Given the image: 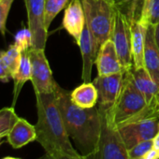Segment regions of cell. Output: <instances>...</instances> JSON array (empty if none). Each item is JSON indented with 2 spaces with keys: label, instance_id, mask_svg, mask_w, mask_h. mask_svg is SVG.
<instances>
[{
  "label": "cell",
  "instance_id": "3957f363",
  "mask_svg": "<svg viewBox=\"0 0 159 159\" xmlns=\"http://www.w3.org/2000/svg\"><path fill=\"white\" fill-rule=\"evenodd\" d=\"M116 126L143 119L159 117L156 102L148 104L144 96L135 86L129 71L124 76L120 95L111 109H105Z\"/></svg>",
  "mask_w": 159,
  "mask_h": 159
},
{
  "label": "cell",
  "instance_id": "484cf974",
  "mask_svg": "<svg viewBox=\"0 0 159 159\" xmlns=\"http://www.w3.org/2000/svg\"><path fill=\"white\" fill-rule=\"evenodd\" d=\"M152 4V0H143V3L140 10V15L139 21L141 25L148 27L150 25V12Z\"/></svg>",
  "mask_w": 159,
  "mask_h": 159
},
{
  "label": "cell",
  "instance_id": "7402d4cb",
  "mask_svg": "<svg viewBox=\"0 0 159 159\" xmlns=\"http://www.w3.org/2000/svg\"><path fill=\"white\" fill-rule=\"evenodd\" d=\"M14 107H6L0 110V137H7L9 131L18 119Z\"/></svg>",
  "mask_w": 159,
  "mask_h": 159
},
{
  "label": "cell",
  "instance_id": "5b68a950",
  "mask_svg": "<svg viewBox=\"0 0 159 159\" xmlns=\"http://www.w3.org/2000/svg\"><path fill=\"white\" fill-rule=\"evenodd\" d=\"M101 131L96 159H129L127 149L119 133L116 125L105 109L99 108Z\"/></svg>",
  "mask_w": 159,
  "mask_h": 159
},
{
  "label": "cell",
  "instance_id": "277c9868",
  "mask_svg": "<svg viewBox=\"0 0 159 159\" xmlns=\"http://www.w3.org/2000/svg\"><path fill=\"white\" fill-rule=\"evenodd\" d=\"M86 24L95 39L98 52L101 45L111 39L114 25V6L107 0H81Z\"/></svg>",
  "mask_w": 159,
  "mask_h": 159
},
{
  "label": "cell",
  "instance_id": "f1b7e54d",
  "mask_svg": "<svg viewBox=\"0 0 159 159\" xmlns=\"http://www.w3.org/2000/svg\"><path fill=\"white\" fill-rule=\"evenodd\" d=\"M11 79V76L10 72L8 71V69L6 68V66H4L2 61L0 60V82L7 84L10 82Z\"/></svg>",
  "mask_w": 159,
  "mask_h": 159
},
{
  "label": "cell",
  "instance_id": "7c38bea8",
  "mask_svg": "<svg viewBox=\"0 0 159 159\" xmlns=\"http://www.w3.org/2000/svg\"><path fill=\"white\" fill-rule=\"evenodd\" d=\"M62 24L63 28L78 42L86 24L81 0H70L65 9Z\"/></svg>",
  "mask_w": 159,
  "mask_h": 159
},
{
  "label": "cell",
  "instance_id": "74e56055",
  "mask_svg": "<svg viewBox=\"0 0 159 159\" xmlns=\"http://www.w3.org/2000/svg\"><path fill=\"white\" fill-rule=\"evenodd\" d=\"M158 112H159V111H158Z\"/></svg>",
  "mask_w": 159,
  "mask_h": 159
},
{
  "label": "cell",
  "instance_id": "6da1fadb",
  "mask_svg": "<svg viewBox=\"0 0 159 159\" xmlns=\"http://www.w3.org/2000/svg\"><path fill=\"white\" fill-rule=\"evenodd\" d=\"M54 94L69 138L74 140L80 153L91 158L98 150L101 131V119L98 105L91 109L80 108L72 102L70 93L57 84Z\"/></svg>",
  "mask_w": 159,
  "mask_h": 159
},
{
  "label": "cell",
  "instance_id": "e575fe53",
  "mask_svg": "<svg viewBox=\"0 0 159 159\" xmlns=\"http://www.w3.org/2000/svg\"><path fill=\"white\" fill-rule=\"evenodd\" d=\"M107 1L110 2V3H111V4H115V2H116L115 0H107Z\"/></svg>",
  "mask_w": 159,
  "mask_h": 159
},
{
  "label": "cell",
  "instance_id": "d590c367",
  "mask_svg": "<svg viewBox=\"0 0 159 159\" xmlns=\"http://www.w3.org/2000/svg\"><path fill=\"white\" fill-rule=\"evenodd\" d=\"M132 1H133V3H135L136 5H138V2L139 1V0H132Z\"/></svg>",
  "mask_w": 159,
  "mask_h": 159
},
{
  "label": "cell",
  "instance_id": "d6a6232c",
  "mask_svg": "<svg viewBox=\"0 0 159 159\" xmlns=\"http://www.w3.org/2000/svg\"><path fill=\"white\" fill-rule=\"evenodd\" d=\"M2 159H22V158H18V157H13V156H6V157H3Z\"/></svg>",
  "mask_w": 159,
  "mask_h": 159
},
{
  "label": "cell",
  "instance_id": "603a6c76",
  "mask_svg": "<svg viewBox=\"0 0 159 159\" xmlns=\"http://www.w3.org/2000/svg\"><path fill=\"white\" fill-rule=\"evenodd\" d=\"M14 44L15 46L22 52H25L30 48H32L33 45V35L30 31V29L27 27H23L21 30H19L15 37H14Z\"/></svg>",
  "mask_w": 159,
  "mask_h": 159
},
{
  "label": "cell",
  "instance_id": "8992f818",
  "mask_svg": "<svg viewBox=\"0 0 159 159\" xmlns=\"http://www.w3.org/2000/svg\"><path fill=\"white\" fill-rule=\"evenodd\" d=\"M131 18L133 17L127 15L120 1L115 2L114 25L111 39L125 71H129L133 67Z\"/></svg>",
  "mask_w": 159,
  "mask_h": 159
},
{
  "label": "cell",
  "instance_id": "d4e9b609",
  "mask_svg": "<svg viewBox=\"0 0 159 159\" xmlns=\"http://www.w3.org/2000/svg\"><path fill=\"white\" fill-rule=\"evenodd\" d=\"M14 0H0V33L5 38L7 33V20Z\"/></svg>",
  "mask_w": 159,
  "mask_h": 159
},
{
  "label": "cell",
  "instance_id": "44dd1931",
  "mask_svg": "<svg viewBox=\"0 0 159 159\" xmlns=\"http://www.w3.org/2000/svg\"><path fill=\"white\" fill-rule=\"evenodd\" d=\"M69 0H46L44 10V24L47 30H49V27L54 18L61 11L66 9Z\"/></svg>",
  "mask_w": 159,
  "mask_h": 159
},
{
  "label": "cell",
  "instance_id": "e0dca14e",
  "mask_svg": "<svg viewBox=\"0 0 159 159\" xmlns=\"http://www.w3.org/2000/svg\"><path fill=\"white\" fill-rule=\"evenodd\" d=\"M132 81L135 86L144 96L148 104L155 101V98L159 93V86L155 84L152 78L145 67L141 68H131L129 70Z\"/></svg>",
  "mask_w": 159,
  "mask_h": 159
},
{
  "label": "cell",
  "instance_id": "30bf717a",
  "mask_svg": "<svg viewBox=\"0 0 159 159\" xmlns=\"http://www.w3.org/2000/svg\"><path fill=\"white\" fill-rule=\"evenodd\" d=\"M125 72H119L107 76H98L92 82L98 93V107L111 109L116 102L124 82Z\"/></svg>",
  "mask_w": 159,
  "mask_h": 159
},
{
  "label": "cell",
  "instance_id": "836d02e7",
  "mask_svg": "<svg viewBox=\"0 0 159 159\" xmlns=\"http://www.w3.org/2000/svg\"><path fill=\"white\" fill-rule=\"evenodd\" d=\"M155 102H156V104H157V106H158V108H159V93H158V95H157L156 98H155Z\"/></svg>",
  "mask_w": 159,
  "mask_h": 159
},
{
  "label": "cell",
  "instance_id": "9a60e30c",
  "mask_svg": "<svg viewBox=\"0 0 159 159\" xmlns=\"http://www.w3.org/2000/svg\"><path fill=\"white\" fill-rule=\"evenodd\" d=\"M144 67L159 86V49L156 45L153 33V25H150L146 29V41L144 51Z\"/></svg>",
  "mask_w": 159,
  "mask_h": 159
},
{
  "label": "cell",
  "instance_id": "8fae6325",
  "mask_svg": "<svg viewBox=\"0 0 159 159\" xmlns=\"http://www.w3.org/2000/svg\"><path fill=\"white\" fill-rule=\"evenodd\" d=\"M98 76H107L119 72H126L118 56L112 39L105 41L98 50L96 59Z\"/></svg>",
  "mask_w": 159,
  "mask_h": 159
},
{
  "label": "cell",
  "instance_id": "8d00e7d4",
  "mask_svg": "<svg viewBox=\"0 0 159 159\" xmlns=\"http://www.w3.org/2000/svg\"><path fill=\"white\" fill-rule=\"evenodd\" d=\"M2 139H3V137H0V145L2 144Z\"/></svg>",
  "mask_w": 159,
  "mask_h": 159
},
{
  "label": "cell",
  "instance_id": "ac0fdd59",
  "mask_svg": "<svg viewBox=\"0 0 159 159\" xmlns=\"http://www.w3.org/2000/svg\"><path fill=\"white\" fill-rule=\"evenodd\" d=\"M72 102L83 109H91L98 105V93L93 83H84L70 93Z\"/></svg>",
  "mask_w": 159,
  "mask_h": 159
},
{
  "label": "cell",
  "instance_id": "4fadbf2b",
  "mask_svg": "<svg viewBox=\"0 0 159 159\" xmlns=\"http://www.w3.org/2000/svg\"><path fill=\"white\" fill-rule=\"evenodd\" d=\"M77 43L80 47V50H81L82 58H83L82 79L84 83H91L92 69L98 56V49H97L95 39L87 24H85L81 38H80Z\"/></svg>",
  "mask_w": 159,
  "mask_h": 159
},
{
  "label": "cell",
  "instance_id": "4316f807",
  "mask_svg": "<svg viewBox=\"0 0 159 159\" xmlns=\"http://www.w3.org/2000/svg\"><path fill=\"white\" fill-rule=\"evenodd\" d=\"M38 159H91L88 157H84L83 155H79V156H71V155H67L65 153H48L45 152V154H43L42 156H40Z\"/></svg>",
  "mask_w": 159,
  "mask_h": 159
},
{
  "label": "cell",
  "instance_id": "ba28073f",
  "mask_svg": "<svg viewBox=\"0 0 159 159\" xmlns=\"http://www.w3.org/2000/svg\"><path fill=\"white\" fill-rule=\"evenodd\" d=\"M126 149L136 144L152 139L159 132V117L143 119L117 126Z\"/></svg>",
  "mask_w": 159,
  "mask_h": 159
},
{
  "label": "cell",
  "instance_id": "83f0119b",
  "mask_svg": "<svg viewBox=\"0 0 159 159\" xmlns=\"http://www.w3.org/2000/svg\"><path fill=\"white\" fill-rule=\"evenodd\" d=\"M159 23V0H152L150 12V25H155Z\"/></svg>",
  "mask_w": 159,
  "mask_h": 159
},
{
  "label": "cell",
  "instance_id": "cb8c5ba5",
  "mask_svg": "<svg viewBox=\"0 0 159 159\" xmlns=\"http://www.w3.org/2000/svg\"><path fill=\"white\" fill-rule=\"evenodd\" d=\"M152 148H153L152 139L141 141L127 150L128 157L129 159H139L141 156H143L146 152H148Z\"/></svg>",
  "mask_w": 159,
  "mask_h": 159
},
{
  "label": "cell",
  "instance_id": "4dcf8cb0",
  "mask_svg": "<svg viewBox=\"0 0 159 159\" xmlns=\"http://www.w3.org/2000/svg\"><path fill=\"white\" fill-rule=\"evenodd\" d=\"M153 33H154V39H155L156 45L159 49V23L153 25Z\"/></svg>",
  "mask_w": 159,
  "mask_h": 159
},
{
  "label": "cell",
  "instance_id": "9c48e42d",
  "mask_svg": "<svg viewBox=\"0 0 159 159\" xmlns=\"http://www.w3.org/2000/svg\"><path fill=\"white\" fill-rule=\"evenodd\" d=\"M24 1L27 14V26L33 35V47L45 50L48 38V30L44 24L46 0H24Z\"/></svg>",
  "mask_w": 159,
  "mask_h": 159
},
{
  "label": "cell",
  "instance_id": "1f68e13d",
  "mask_svg": "<svg viewBox=\"0 0 159 159\" xmlns=\"http://www.w3.org/2000/svg\"><path fill=\"white\" fill-rule=\"evenodd\" d=\"M152 141H153V149L156 150L159 152V132L152 139Z\"/></svg>",
  "mask_w": 159,
  "mask_h": 159
},
{
  "label": "cell",
  "instance_id": "2e32d148",
  "mask_svg": "<svg viewBox=\"0 0 159 159\" xmlns=\"http://www.w3.org/2000/svg\"><path fill=\"white\" fill-rule=\"evenodd\" d=\"M146 29L147 27L139 23V18L137 17L131 18L133 68L136 69L144 67Z\"/></svg>",
  "mask_w": 159,
  "mask_h": 159
},
{
  "label": "cell",
  "instance_id": "d6986e66",
  "mask_svg": "<svg viewBox=\"0 0 159 159\" xmlns=\"http://www.w3.org/2000/svg\"><path fill=\"white\" fill-rule=\"evenodd\" d=\"M32 79V66H31V61L29 58V55L27 52H23L22 58H21V63L12 76V81H13V102H12V107L15 106L16 101L18 99V97L21 93V90L25 84L28 81H31Z\"/></svg>",
  "mask_w": 159,
  "mask_h": 159
},
{
  "label": "cell",
  "instance_id": "f546056e",
  "mask_svg": "<svg viewBox=\"0 0 159 159\" xmlns=\"http://www.w3.org/2000/svg\"><path fill=\"white\" fill-rule=\"evenodd\" d=\"M139 159H159V152L152 148L148 152H146L143 156H141Z\"/></svg>",
  "mask_w": 159,
  "mask_h": 159
},
{
  "label": "cell",
  "instance_id": "52a82bcc",
  "mask_svg": "<svg viewBox=\"0 0 159 159\" xmlns=\"http://www.w3.org/2000/svg\"><path fill=\"white\" fill-rule=\"evenodd\" d=\"M32 66L31 83L35 93H52L56 82L52 77L48 59L45 55L44 49L32 47L26 51Z\"/></svg>",
  "mask_w": 159,
  "mask_h": 159
},
{
  "label": "cell",
  "instance_id": "5bb4252c",
  "mask_svg": "<svg viewBox=\"0 0 159 159\" xmlns=\"http://www.w3.org/2000/svg\"><path fill=\"white\" fill-rule=\"evenodd\" d=\"M6 138L8 143L13 149H21L37 140L36 127L25 119L18 117Z\"/></svg>",
  "mask_w": 159,
  "mask_h": 159
},
{
  "label": "cell",
  "instance_id": "ffe728a7",
  "mask_svg": "<svg viewBox=\"0 0 159 159\" xmlns=\"http://www.w3.org/2000/svg\"><path fill=\"white\" fill-rule=\"evenodd\" d=\"M22 54L23 52L15 46L14 43L10 45L7 50L0 51V60L2 61V63L10 72L11 79L20 66Z\"/></svg>",
  "mask_w": 159,
  "mask_h": 159
},
{
  "label": "cell",
  "instance_id": "7a4b0ae2",
  "mask_svg": "<svg viewBox=\"0 0 159 159\" xmlns=\"http://www.w3.org/2000/svg\"><path fill=\"white\" fill-rule=\"evenodd\" d=\"M38 121L37 140L48 153L82 155L72 145L57 104L54 92L35 93Z\"/></svg>",
  "mask_w": 159,
  "mask_h": 159
}]
</instances>
